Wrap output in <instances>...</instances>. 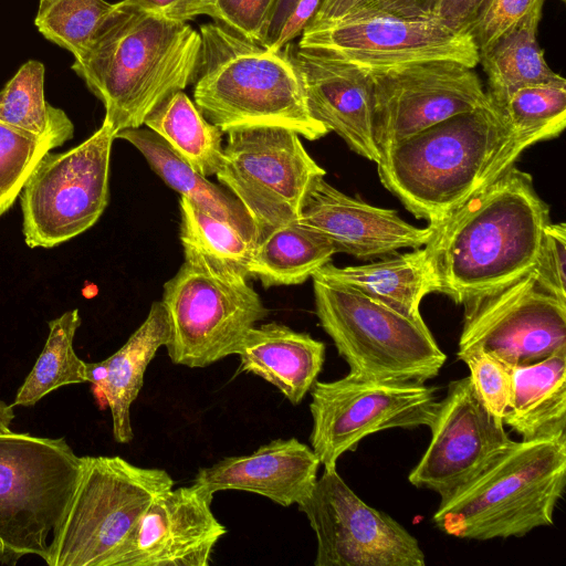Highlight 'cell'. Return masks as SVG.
<instances>
[{"mask_svg":"<svg viewBox=\"0 0 566 566\" xmlns=\"http://www.w3.org/2000/svg\"><path fill=\"white\" fill-rule=\"evenodd\" d=\"M549 208L530 174L514 165L436 226L427 243L439 293L457 304L503 287L533 270Z\"/></svg>","mask_w":566,"mask_h":566,"instance_id":"obj_1","label":"cell"},{"mask_svg":"<svg viewBox=\"0 0 566 566\" xmlns=\"http://www.w3.org/2000/svg\"><path fill=\"white\" fill-rule=\"evenodd\" d=\"M201 35L187 22L120 0L99 23L72 70L104 105L115 132L138 128L170 94L193 82Z\"/></svg>","mask_w":566,"mask_h":566,"instance_id":"obj_2","label":"cell"},{"mask_svg":"<svg viewBox=\"0 0 566 566\" xmlns=\"http://www.w3.org/2000/svg\"><path fill=\"white\" fill-rule=\"evenodd\" d=\"M199 33L193 103L222 133L279 126L308 140L329 133L312 116L285 48L269 50L216 21L202 24Z\"/></svg>","mask_w":566,"mask_h":566,"instance_id":"obj_3","label":"cell"},{"mask_svg":"<svg viewBox=\"0 0 566 566\" xmlns=\"http://www.w3.org/2000/svg\"><path fill=\"white\" fill-rule=\"evenodd\" d=\"M506 136L493 103L457 114L384 151L379 180L413 216L438 226L501 175L493 160Z\"/></svg>","mask_w":566,"mask_h":566,"instance_id":"obj_4","label":"cell"},{"mask_svg":"<svg viewBox=\"0 0 566 566\" xmlns=\"http://www.w3.org/2000/svg\"><path fill=\"white\" fill-rule=\"evenodd\" d=\"M566 480V434L515 441L432 516L443 533L488 541L553 525Z\"/></svg>","mask_w":566,"mask_h":566,"instance_id":"obj_5","label":"cell"},{"mask_svg":"<svg viewBox=\"0 0 566 566\" xmlns=\"http://www.w3.org/2000/svg\"><path fill=\"white\" fill-rule=\"evenodd\" d=\"M184 263L164 284L167 353L175 365L203 368L237 353L269 310L243 269L184 249Z\"/></svg>","mask_w":566,"mask_h":566,"instance_id":"obj_6","label":"cell"},{"mask_svg":"<svg viewBox=\"0 0 566 566\" xmlns=\"http://www.w3.org/2000/svg\"><path fill=\"white\" fill-rule=\"evenodd\" d=\"M315 313L349 373L376 380L424 382L434 378L447 356L422 317L312 276Z\"/></svg>","mask_w":566,"mask_h":566,"instance_id":"obj_7","label":"cell"},{"mask_svg":"<svg viewBox=\"0 0 566 566\" xmlns=\"http://www.w3.org/2000/svg\"><path fill=\"white\" fill-rule=\"evenodd\" d=\"M175 481L115 455L82 457V470L50 542L49 566H112L137 522Z\"/></svg>","mask_w":566,"mask_h":566,"instance_id":"obj_8","label":"cell"},{"mask_svg":"<svg viewBox=\"0 0 566 566\" xmlns=\"http://www.w3.org/2000/svg\"><path fill=\"white\" fill-rule=\"evenodd\" d=\"M82 470L64 438L0 432V564L27 555L44 562Z\"/></svg>","mask_w":566,"mask_h":566,"instance_id":"obj_9","label":"cell"},{"mask_svg":"<svg viewBox=\"0 0 566 566\" xmlns=\"http://www.w3.org/2000/svg\"><path fill=\"white\" fill-rule=\"evenodd\" d=\"M227 135L214 176L243 206L258 240L296 221L314 181L326 175L300 135L279 126L239 127Z\"/></svg>","mask_w":566,"mask_h":566,"instance_id":"obj_10","label":"cell"},{"mask_svg":"<svg viewBox=\"0 0 566 566\" xmlns=\"http://www.w3.org/2000/svg\"><path fill=\"white\" fill-rule=\"evenodd\" d=\"M114 139V129L103 120L80 145L40 159L20 193L28 247H56L98 221L108 203Z\"/></svg>","mask_w":566,"mask_h":566,"instance_id":"obj_11","label":"cell"},{"mask_svg":"<svg viewBox=\"0 0 566 566\" xmlns=\"http://www.w3.org/2000/svg\"><path fill=\"white\" fill-rule=\"evenodd\" d=\"M310 442L324 469L357 448L365 437L392 428L429 427L437 409L434 388L416 381L376 380L353 374L316 380L311 390Z\"/></svg>","mask_w":566,"mask_h":566,"instance_id":"obj_12","label":"cell"},{"mask_svg":"<svg viewBox=\"0 0 566 566\" xmlns=\"http://www.w3.org/2000/svg\"><path fill=\"white\" fill-rule=\"evenodd\" d=\"M300 48L325 52L366 70L450 60L475 67L478 49L469 32L432 17L364 11L306 27Z\"/></svg>","mask_w":566,"mask_h":566,"instance_id":"obj_13","label":"cell"},{"mask_svg":"<svg viewBox=\"0 0 566 566\" xmlns=\"http://www.w3.org/2000/svg\"><path fill=\"white\" fill-rule=\"evenodd\" d=\"M315 533V566H424L417 538L385 512L365 503L340 478L324 469L297 503Z\"/></svg>","mask_w":566,"mask_h":566,"instance_id":"obj_14","label":"cell"},{"mask_svg":"<svg viewBox=\"0 0 566 566\" xmlns=\"http://www.w3.org/2000/svg\"><path fill=\"white\" fill-rule=\"evenodd\" d=\"M463 305L458 352L482 350L515 367L566 350V301L541 287L533 270Z\"/></svg>","mask_w":566,"mask_h":566,"instance_id":"obj_15","label":"cell"},{"mask_svg":"<svg viewBox=\"0 0 566 566\" xmlns=\"http://www.w3.org/2000/svg\"><path fill=\"white\" fill-rule=\"evenodd\" d=\"M367 71L374 83V136L380 155L427 127L492 103L474 67L455 61Z\"/></svg>","mask_w":566,"mask_h":566,"instance_id":"obj_16","label":"cell"},{"mask_svg":"<svg viewBox=\"0 0 566 566\" xmlns=\"http://www.w3.org/2000/svg\"><path fill=\"white\" fill-rule=\"evenodd\" d=\"M429 428L430 442L408 480L436 492L440 502L459 493L515 442L502 418L481 401L469 376L448 385Z\"/></svg>","mask_w":566,"mask_h":566,"instance_id":"obj_17","label":"cell"},{"mask_svg":"<svg viewBox=\"0 0 566 566\" xmlns=\"http://www.w3.org/2000/svg\"><path fill=\"white\" fill-rule=\"evenodd\" d=\"M213 494L195 483L159 494L112 566H208L227 528L211 510Z\"/></svg>","mask_w":566,"mask_h":566,"instance_id":"obj_18","label":"cell"},{"mask_svg":"<svg viewBox=\"0 0 566 566\" xmlns=\"http://www.w3.org/2000/svg\"><path fill=\"white\" fill-rule=\"evenodd\" d=\"M296 222L326 239L335 253L358 259L423 247L436 232V226L418 228L402 220L396 210L347 196L324 177L314 181Z\"/></svg>","mask_w":566,"mask_h":566,"instance_id":"obj_19","label":"cell"},{"mask_svg":"<svg viewBox=\"0 0 566 566\" xmlns=\"http://www.w3.org/2000/svg\"><path fill=\"white\" fill-rule=\"evenodd\" d=\"M312 116L356 154L378 163L374 136V83L366 69L322 51L287 43Z\"/></svg>","mask_w":566,"mask_h":566,"instance_id":"obj_20","label":"cell"},{"mask_svg":"<svg viewBox=\"0 0 566 566\" xmlns=\"http://www.w3.org/2000/svg\"><path fill=\"white\" fill-rule=\"evenodd\" d=\"M319 465L307 444L296 438L275 439L251 454L228 457L200 469L192 483L212 494L226 490L252 492L289 507L310 494Z\"/></svg>","mask_w":566,"mask_h":566,"instance_id":"obj_21","label":"cell"},{"mask_svg":"<svg viewBox=\"0 0 566 566\" xmlns=\"http://www.w3.org/2000/svg\"><path fill=\"white\" fill-rule=\"evenodd\" d=\"M235 355L240 358V371L261 377L292 405H298L322 371L325 344L307 333L271 322L253 326Z\"/></svg>","mask_w":566,"mask_h":566,"instance_id":"obj_22","label":"cell"},{"mask_svg":"<svg viewBox=\"0 0 566 566\" xmlns=\"http://www.w3.org/2000/svg\"><path fill=\"white\" fill-rule=\"evenodd\" d=\"M314 275L417 318L421 317L422 298L439 293L434 259L428 244L367 264L340 268L328 262Z\"/></svg>","mask_w":566,"mask_h":566,"instance_id":"obj_23","label":"cell"},{"mask_svg":"<svg viewBox=\"0 0 566 566\" xmlns=\"http://www.w3.org/2000/svg\"><path fill=\"white\" fill-rule=\"evenodd\" d=\"M168 338V315L161 301H157L125 344L103 360L106 377L94 394L111 410L113 437L118 443H129L134 438L130 407L140 392L149 363Z\"/></svg>","mask_w":566,"mask_h":566,"instance_id":"obj_24","label":"cell"},{"mask_svg":"<svg viewBox=\"0 0 566 566\" xmlns=\"http://www.w3.org/2000/svg\"><path fill=\"white\" fill-rule=\"evenodd\" d=\"M504 426L522 440L566 434V350L513 368Z\"/></svg>","mask_w":566,"mask_h":566,"instance_id":"obj_25","label":"cell"},{"mask_svg":"<svg viewBox=\"0 0 566 566\" xmlns=\"http://www.w3.org/2000/svg\"><path fill=\"white\" fill-rule=\"evenodd\" d=\"M115 138L124 139L139 150L150 168L182 198L232 223L258 242L254 226L235 197L202 176L159 135L138 127L120 130Z\"/></svg>","mask_w":566,"mask_h":566,"instance_id":"obj_26","label":"cell"},{"mask_svg":"<svg viewBox=\"0 0 566 566\" xmlns=\"http://www.w3.org/2000/svg\"><path fill=\"white\" fill-rule=\"evenodd\" d=\"M542 10H534L480 54L479 63L488 76L486 94L499 109L524 86L563 78L549 67L537 43Z\"/></svg>","mask_w":566,"mask_h":566,"instance_id":"obj_27","label":"cell"},{"mask_svg":"<svg viewBox=\"0 0 566 566\" xmlns=\"http://www.w3.org/2000/svg\"><path fill=\"white\" fill-rule=\"evenodd\" d=\"M334 254L326 239L293 221L258 240L247 272L264 287L296 285L312 277Z\"/></svg>","mask_w":566,"mask_h":566,"instance_id":"obj_28","label":"cell"},{"mask_svg":"<svg viewBox=\"0 0 566 566\" xmlns=\"http://www.w3.org/2000/svg\"><path fill=\"white\" fill-rule=\"evenodd\" d=\"M144 125L202 176L218 171L223 156V133L205 118L184 91L170 94L147 116Z\"/></svg>","mask_w":566,"mask_h":566,"instance_id":"obj_29","label":"cell"},{"mask_svg":"<svg viewBox=\"0 0 566 566\" xmlns=\"http://www.w3.org/2000/svg\"><path fill=\"white\" fill-rule=\"evenodd\" d=\"M44 76L40 61L23 63L0 92V120L56 148L73 137L74 125L63 109L45 99Z\"/></svg>","mask_w":566,"mask_h":566,"instance_id":"obj_30","label":"cell"},{"mask_svg":"<svg viewBox=\"0 0 566 566\" xmlns=\"http://www.w3.org/2000/svg\"><path fill=\"white\" fill-rule=\"evenodd\" d=\"M81 325L77 308L49 322V336L34 366L19 388L14 406L32 407L48 394L72 384L87 382V366L75 353L73 340Z\"/></svg>","mask_w":566,"mask_h":566,"instance_id":"obj_31","label":"cell"},{"mask_svg":"<svg viewBox=\"0 0 566 566\" xmlns=\"http://www.w3.org/2000/svg\"><path fill=\"white\" fill-rule=\"evenodd\" d=\"M500 111L512 137L532 145L557 137L566 125V80L524 86Z\"/></svg>","mask_w":566,"mask_h":566,"instance_id":"obj_32","label":"cell"},{"mask_svg":"<svg viewBox=\"0 0 566 566\" xmlns=\"http://www.w3.org/2000/svg\"><path fill=\"white\" fill-rule=\"evenodd\" d=\"M179 208L180 241L184 249L195 250L247 271L256 240L186 198H180Z\"/></svg>","mask_w":566,"mask_h":566,"instance_id":"obj_33","label":"cell"},{"mask_svg":"<svg viewBox=\"0 0 566 566\" xmlns=\"http://www.w3.org/2000/svg\"><path fill=\"white\" fill-rule=\"evenodd\" d=\"M113 7L106 0H40L34 24L46 40L76 59Z\"/></svg>","mask_w":566,"mask_h":566,"instance_id":"obj_34","label":"cell"},{"mask_svg":"<svg viewBox=\"0 0 566 566\" xmlns=\"http://www.w3.org/2000/svg\"><path fill=\"white\" fill-rule=\"evenodd\" d=\"M53 146L0 120V217L20 196L40 159Z\"/></svg>","mask_w":566,"mask_h":566,"instance_id":"obj_35","label":"cell"},{"mask_svg":"<svg viewBox=\"0 0 566 566\" xmlns=\"http://www.w3.org/2000/svg\"><path fill=\"white\" fill-rule=\"evenodd\" d=\"M470 370L472 385L490 412L502 418L513 387V366L482 350L457 352Z\"/></svg>","mask_w":566,"mask_h":566,"instance_id":"obj_36","label":"cell"},{"mask_svg":"<svg viewBox=\"0 0 566 566\" xmlns=\"http://www.w3.org/2000/svg\"><path fill=\"white\" fill-rule=\"evenodd\" d=\"M545 0H484L468 27L478 52L484 53Z\"/></svg>","mask_w":566,"mask_h":566,"instance_id":"obj_37","label":"cell"},{"mask_svg":"<svg viewBox=\"0 0 566 566\" xmlns=\"http://www.w3.org/2000/svg\"><path fill=\"white\" fill-rule=\"evenodd\" d=\"M565 263L566 226L549 221L543 228L533 271L538 285L562 301H566Z\"/></svg>","mask_w":566,"mask_h":566,"instance_id":"obj_38","label":"cell"},{"mask_svg":"<svg viewBox=\"0 0 566 566\" xmlns=\"http://www.w3.org/2000/svg\"><path fill=\"white\" fill-rule=\"evenodd\" d=\"M274 1L217 0V17L214 21L261 44Z\"/></svg>","mask_w":566,"mask_h":566,"instance_id":"obj_39","label":"cell"},{"mask_svg":"<svg viewBox=\"0 0 566 566\" xmlns=\"http://www.w3.org/2000/svg\"><path fill=\"white\" fill-rule=\"evenodd\" d=\"M364 11H385L403 15L428 17L418 0H321L316 13L307 24L338 20Z\"/></svg>","mask_w":566,"mask_h":566,"instance_id":"obj_40","label":"cell"},{"mask_svg":"<svg viewBox=\"0 0 566 566\" xmlns=\"http://www.w3.org/2000/svg\"><path fill=\"white\" fill-rule=\"evenodd\" d=\"M138 9L159 18L188 22L198 15L217 17V0H124Z\"/></svg>","mask_w":566,"mask_h":566,"instance_id":"obj_41","label":"cell"},{"mask_svg":"<svg viewBox=\"0 0 566 566\" xmlns=\"http://www.w3.org/2000/svg\"><path fill=\"white\" fill-rule=\"evenodd\" d=\"M423 13L458 31L468 32L484 0H418Z\"/></svg>","mask_w":566,"mask_h":566,"instance_id":"obj_42","label":"cell"},{"mask_svg":"<svg viewBox=\"0 0 566 566\" xmlns=\"http://www.w3.org/2000/svg\"><path fill=\"white\" fill-rule=\"evenodd\" d=\"M319 3L321 0H298L283 23L271 50L280 51L300 36L316 13Z\"/></svg>","mask_w":566,"mask_h":566,"instance_id":"obj_43","label":"cell"},{"mask_svg":"<svg viewBox=\"0 0 566 566\" xmlns=\"http://www.w3.org/2000/svg\"><path fill=\"white\" fill-rule=\"evenodd\" d=\"M298 0H275L274 4L271 9L265 30L264 35L262 40V45L268 48L269 50L272 49L274 45V42L280 33V30L285 22L286 18L291 13L294 6L297 3Z\"/></svg>","mask_w":566,"mask_h":566,"instance_id":"obj_44","label":"cell"},{"mask_svg":"<svg viewBox=\"0 0 566 566\" xmlns=\"http://www.w3.org/2000/svg\"><path fill=\"white\" fill-rule=\"evenodd\" d=\"M14 417L15 413L13 406L0 400V432H7L11 430V423Z\"/></svg>","mask_w":566,"mask_h":566,"instance_id":"obj_45","label":"cell"},{"mask_svg":"<svg viewBox=\"0 0 566 566\" xmlns=\"http://www.w3.org/2000/svg\"><path fill=\"white\" fill-rule=\"evenodd\" d=\"M562 1H565V0H562Z\"/></svg>","mask_w":566,"mask_h":566,"instance_id":"obj_46","label":"cell"}]
</instances>
